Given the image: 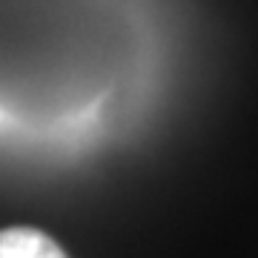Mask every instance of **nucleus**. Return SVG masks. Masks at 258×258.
Wrapping results in <instances>:
<instances>
[{"instance_id":"nucleus-1","label":"nucleus","mask_w":258,"mask_h":258,"mask_svg":"<svg viewBox=\"0 0 258 258\" xmlns=\"http://www.w3.org/2000/svg\"><path fill=\"white\" fill-rule=\"evenodd\" d=\"M0 258H66L63 249L40 230H0Z\"/></svg>"}]
</instances>
